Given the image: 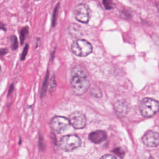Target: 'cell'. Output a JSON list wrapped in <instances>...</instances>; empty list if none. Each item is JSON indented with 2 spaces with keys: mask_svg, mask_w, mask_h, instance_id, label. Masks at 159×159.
<instances>
[{
  "mask_svg": "<svg viewBox=\"0 0 159 159\" xmlns=\"http://www.w3.org/2000/svg\"><path fill=\"white\" fill-rule=\"evenodd\" d=\"M7 52V51L6 49H5V48H4V49H0V57H1V56H3V55H5Z\"/></svg>",
  "mask_w": 159,
  "mask_h": 159,
  "instance_id": "18",
  "label": "cell"
},
{
  "mask_svg": "<svg viewBox=\"0 0 159 159\" xmlns=\"http://www.w3.org/2000/svg\"><path fill=\"white\" fill-rule=\"evenodd\" d=\"M70 124L76 129H81L85 127L86 118L85 115L80 111H75L69 116Z\"/></svg>",
  "mask_w": 159,
  "mask_h": 159,
  "instance_id": "7",
  "label": "cell"
},
{
  "mask_svg": "<svg viewBox=\"0 0 159 159\" xmlns=\"http://www.w3.org/2000/svg\"><path fill=\"white\" fill-rule=\"evenodd\" d=\"M114 153H115L117 155H118L119 157L122 158L123 156L124 155V152L123 151V150L121 148H115L113 151H112Z\"/></svg>",
  "mask_w": 159,
  "mask_h": 159,
  "instance_id": "15",
  "label": "cell"
},
{
  "mask_svg": "<svg viewBox=\"0 0 159 159\" xmlns=\"http://www.w3.org/2000/svg\"><path fill=\"white\" fill-rule=\"evenodd\" d=\"M71 51L78 57H86L93 51L92 45L86 40H75L71 45Z\"/></svg>",
  "mask_w": 159,
  "mask_h": 159,
  "instance_id": "4",
  "label": "cell"
},
{
  "mask_svg": "<svg viewBox=\"0 0 159 159\" xmlns=\"http://www.w3.org/2000/svg\"><path fill=\"white\" fill-rule=\"evenodd\" d=\"M1 68L0 66V75H1Z\"/></svg>",
  "mask_w": 159,
  "mask_h": 159,
  "instance_id": "20",
  "label": "cell"
},
{
  "mask_svg": "<svg viewBox=\"0 0 159 159\" xmlns=\"http://www.w3.org/2000/svg\"><path fill=\"white\" fill-rule=\"evenodd\" d=\"M58 4H57L54 9L53 11V17H52V25L53 26H55L56 20H57V12H58Z\"/></svg>",
  "mask_w": 159,
  "mask_h": 159,
  "instance_id": "14",
  "label": "cell"
},
{
  "mask_svg": "<svg viewBox=\"0 0 159 159\" xmlns=\"http://www.w3.org/2000/svg\"><path fill=\"white\" fill-rule=\"evenodd\" d=\"M28 45L27 44L26 45H25V47H24V50H23V52L22 53V55H21V60H24V58H25V56H26V55H27V51H28Z\"/></svg>",
  "mask_w": 159,
  "mask_h": 159,
  "instance_id": "16",
  "label": "cell"
},
{
  "mask_svg": "<svg viewBox=\"0 0 159 159\" xmlns=\"http://www.w3.org/2000/svg\"><path fill=\"white\" fill-rule=\"evenodd\" d=\"M89 139L91 142L94 143H100L104 141L107 138L106 132L103 130H96L91 132L89 134Z\"/></svg>",
  "mask_w": 159,
  "mask_h": 159,
  "instance_id": "9",
  "label": "cell"
},
{
  "mask_svg": "<svg viewBox=\"0 0 159 159\" xmlns=\"http://www.w3.org/2000/svg\"><path fill=\"white\" fill-rule=\"evenodd\" d=\"M0 29H3L4 30H6V29H5V27H4V24H1V23H0Z\"/></svg>",
  "mask_w": 159,
  "mask_h": 159,
  "instance_id": "19",
  "label": "cell"
},
{
  "mask_svg": "<svg viewBox=\"0 0 159 159\" xmlns=\"http://www.w3.org/2000/svg\"><path fill=\"white\" fill-rule=\"evenodd\" d=\"M36 1H39V0H36Z\"/></svg>",
  "mask_w": 159,
  "mask_h": 159,
  "instance_id": "22",
  "label": "cell"
},
{
  "mask_svg": "<svg viewBox=\"0 0 159 159\" xmlns=\"http://www.w3.org/2000/svg\"><path fill=\"white\" fill-rule=\"evenodd\" d=\"M158 10H159V8H158Z\"/></svg>",
  "mask_w": 159,
  "mask_h": 159,
  "instance_id": "23",
  "label": "cell"
},
{
  "mask_svg": "<svg viewBox=\"0 0 159 159\" xmlns=\"http://www.w3.org/2000/svg\"><path fill=\"white\" fill-rule=\"evenodd\" d=\"M139 109L143 116H153L159 111V102L152 98H144L140 102Z\"/></svg>",
  "mask_w": 159,
  "mask_h": 159,
  "instance_id": "3",
  "label": "cell"
},
{
  "mask_svg": "<svg viewBox=\"0 0 159 159\" xmlns=\"http://www.w3.org/2000/svg\"><path fill=\"white\" fill-rule=\"evenodd\" d=\"M70 122L69 119L63 116H55L50 121V126L52 130L57 134H61L65 132L70 126Z\"/></svg>",
  "mask_w": 159,
  "mask_h": 159,
  "instance_id": "5",
  "label": "cell"
},
{
  "mask_svg": "<svg viewBox=\"0 0 159 159\" xmlns=\"http://www.w3.org/2000/svg\"><path fill=\"white\" fill-rule=\"evenodd\" d=\"M56 1V0H53V1Z\"/></svg>",
  "mask_w": 159,
  "mask_h": 159,
  "instance_id": "21",
  "label": "cell"
},
{
  "mask_svg": "<svg viewBox=\"0 0 159 159\" xmlns=\"http://www.w3.org/2000/svg\"><path fill=\"white\" fill-rule=\"evenodd\" d=\"M102 3L105 8L107 10L112 9L114 7L115 5L111 0H102Z\"/></svg>",
  "mask_w": 159,
  "mask_h": 159,
  "instance_id": "12",
  "label": "cell"
},
{
  "mask_svg": "<svg viewBox=\"0 0 159 159\" xmlns=\"http://www.w3.org/2000/svg\"><path fill=\"white\" fill-rule=\"evenodd\" d=\"M86 70L81 66H75L71 71L70 86L73 93L78 96L84 94L89 87Z\"/></svg>",
  "mask_w": 159,
  "mask_h": 159,
  "instance_id": "1",
  "label": "cell"
},
{
  "mask_svg": "<svg viewBox=\"0 0 159 159\" xmlns=\"http://www.w3.org/2000/svg\"><path fill=\"white\" fill-rule=\"evenodd\" d=\"M12 43H11V48L15 50L17 47H18V43H17V40L16 36H12Z\"/></svg>",
  "mask_w": 159,
  "mask_h": 159,
  "instance_id": "13",
  "label": "cell"
},
{
  "mask_svg": "<svg viewBox=\"0 0 159 159\" xmlns=\"http://www.w3.org/2000/svg\"><path fill=\"white\" fill-rule=\"evenodd\" d=\"M73 14L75 19L81 23H88L90 18V9L88 6L84 3H80L76 6Z\"/></svg>",
  "mask_w": 159,
  "mask_h": 159,
  "instance_id": "6",
  "label": "cell"
},
{
  "mask_svg": "<svg viewBox=\"0 0 159 159\" xmlns=\"http://www.w3.org/2000/svg\"><path fill=\"white\" fill-rule=\"evenodd\" d=\"M127 104L124 101H118L114 104V109L119 114H124L127 111Z\"/></svg>",
  "mask_w": 159,
  "mask_h": 159,
  "instance_id": "10",
  "label": "cell"
},
{
  "mask_svg": "<svg viewBox=\"0 0 159 159\" xmlns=\"http://www.w3.org/2000/svg\"><path fill=\"white\" fill-rule=\"evenodd\" d=\"M28 32H29L28 27H25L22 29V30L20 31V39L21 44L23 43V42H24V41L25 39V37L28 34Z\"/></svg>",
  "mask_w": 159,
  "mask_h": 159,
  "instance_id": "11",
  "label": "cell"
},
{
  "mask_svg": "<svg viewBox=\"0 0 159 159\" xmlns=\"http://www.w3.org/2000/svg\"><path fill=\"white\" fill-rule=\"evenodd\" d=\"M101 158H104V159H106V158H109V159H116V157L112 155H105L104 156H102L101 157Z\"/></svg>",
  "mask_w": 159,
  "mask_h": 159,
  "instance_id": "17",
  "label": "cell"
},
{
  "mask_svg": "<svg viewBox=\"0 0 159 159\" xmlns=\"http://www.w3.org/2000/svg\"><path fill=\"white\" fill-rule=\"evenodd\" d=\"M142 142L150 147H157L159 144V134L154 131L147 132L142 138Z\"/></svg>",
  "mask_w": 159,
  "mask_h": 159,
  "instance_id": "8",
  "label": "cell"
},
{
  "mask_svg": "<svg viewBox=\"0 0 159 159\" xmlns=\"http://www.w3.org/2000/svg\"><path fill=\"white\" fill-rule=\"evenodd\" d=\"M80 138L75 134L63 136L59 142V146L61 150L65 152L73 151L81 146Z\"/></svg>",
  "mask_w": 159,
  "mask_h": 159,
  "instance_id": "2",
  "label": "cell"
}]
</instances>
